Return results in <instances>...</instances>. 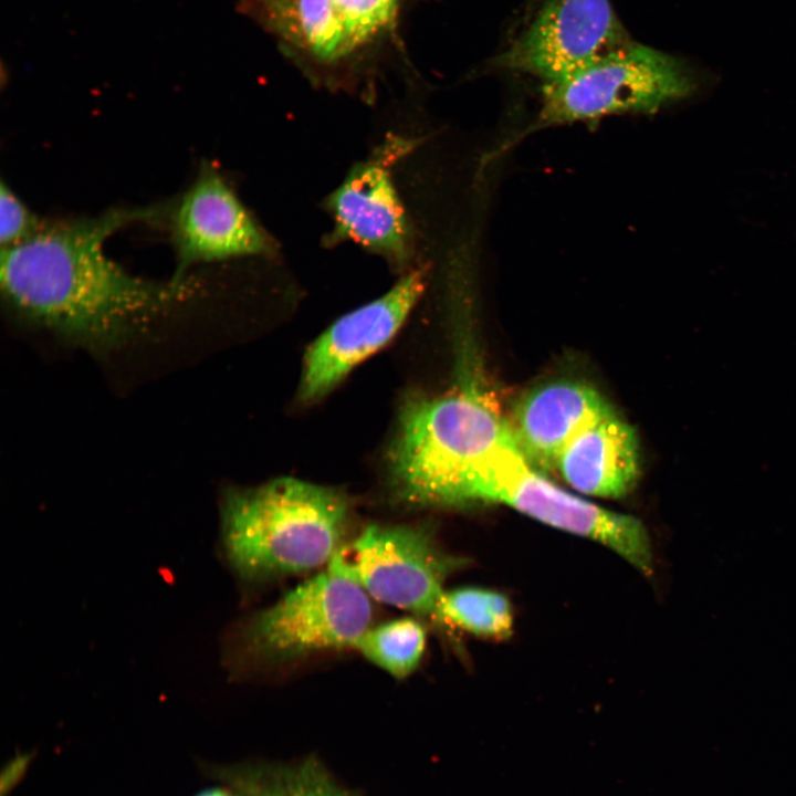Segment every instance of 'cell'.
<instances>
[{"mask_svg": "<svg viewBox=\"0 0 796 796\" xmlns=\"http://www.w3.org/2000/svg\"><path fill=\"white\" fill-rule=\"evenodd\" d=\"M515 443L510 423L475 390L412 397L402 406L389 452L396 494L415 505H454L467 476Z\"/></svg>", "mask_w": 796, "mask_h": 796, "instance_id": "3957f363", "label": "cell"}, {"mask_svg": "<svg viewBox=\"0 0 796 796\" xmlns=\"http://www.w3.org/2000/svg\"><path fill=\"white\" fill-rule=\"evenodd\" d=\"M633 40L609 0H543L491 62L549 84L565 78Z\"/></svg>", "mask_w": 796, "mask_h": 796, "instance_id": "ba28073f", "label": "cell"}, {"mask_svg": "<svg viewBox=\"0 0 796 796\" xmlns=\"http://www.w3.org/2000/svg\"><path fill=\"white\" fill-rule=\"evenodd\" d=\"M438 617L479 637L505 638L511 635L513 615L501 593L480 587L446 590Z\"/></svg>", "mask_w": 796, "mask_h": 796, "instance_id": "e0dca14e", "label": "cell"}, {"mask_svg": "<svg viewBox=\"0 0 796 796\" xmlns=\"http://www.w3.org/2000/svg\"><path fill=\"white\" fill-rule=\"evenodd\" d=\"M234 778L241 796H354L312 758L249 769Z\"/></svg>", "mask_w": 796, "mask_h": 796, "instance_id": "9a60e30c", "label": "cell"}, {"mask_svg": "<svg viewBox=\"0 0 796 796\" xmlns=\"http://www.w3.org/2000/svg\"><path fill=\"white\" fill-rule=\"evenodd\" d=\"M166 220L177 260L175 279L186 277L191 265L273 251L270 237L207 163L185 192L168 205Z\"/></svg>", "mask_w": 796, "mask_h": 796, "instance_id": "9c48e42d", "label": "cell"}, {"mask_svg": "<svg viewBox=\"0 0 796 796\" xmlns=\"http://www.w3.org/2000/svg\"><path fill=\"white\" fill-rule=\"evenodd\" d=\"M475 502L504 504L552 527L596 541L647 577L654 575V545L643 522L559 488L527 462L516 443L495 451L464 478L454 505Z\"/></svg>", "mask_w": 796, "mask_h": 796, "instance_id": "5b68a950", "label": "cell"}, {"mask_svg": "<svg viewBox=\"0 0 796 796\" xmlns=\"http://www.w3.org/2000/svg\"><path fill=\"white\" fill-rule=\"evenodd\" d=\"M426 647V631L415 619L398 618L369 627L353 648L390 675L402 679L419 664Z\"/></svg>", "mask_w": 796, "mask_h": 796, "instance_id": "2e32d148", "label": "cell"}, {"mask_svg": "<svg viewBox=\"0 0 796 796\" xmlns=\"http://www.w3.org/2000/svg\"><path fill=\"white\" fill-rule=\"evenodd\" d=\"M348 514L343 494L297 479L231 490L221 505L222 548L244 579L307 572L345 544Z\"/></svg>", "mask_w": 796, "mask_h": 796, "instance_id": "7a4b0ae2", "label": "cell"}, {"mask_svg": "<svg viewBox=\"0 0 796 796\" xmlns=\"http://www.w3.org/2000/svg\"><path fill=\"white\" fill-rule=\"evenodd\" d=\"M370 597L326 568L296 586L242 628L244 656L291 659L353 647L370 627Z\"/></svg>", "mask_w": 796, "mask_h": 796, "instance_id": "8992f818", "label": "cell"}, {"mask_svg": "<svg viewBox=\"0 0 796 796\" xmlns=\"http://www.w3.org/2000/svg\"><path fill=\"white\" fill-rule=\"evenodd\" d=\"M704 82L687 60L632 41L565 78L544 84L534 128L614 115H653L693 98Z\"/></svg>", "mask_w": 796, "mask_h": 796, "instance_id": "277c9868", "label": "cell"}, {"mask_svg": "<svg viewBox=\"0 0 796 796\" xmlns=\"http://www.w3.org/2000/svg\"><path fill=\"white\" fill-rule=\"evenodd\" d=\"M356 49L389 32L398 17L399 0H333Z\"/></svg>", "mask_w": 796, "mask_h": 796, "instance_id": "ac0fdd59", "label": "cell"}, {"mask_svg": "<svg viewBox=\"0 0 796 796\" xmlns=\"http://www.w3.org/2000/svg\"><path fill=\"white\" fill-rule=\"evenodd\" d=\"M43 223L4 181L0 184L1 249L18 244L32 235Z\"/></svg>", "mask_w": 796, "mask_h": 796, "instance_id": "d6986e66", "label": "cell"}, {"mask_svg": "<svg viewBox=\"0 0 796 796\" xmlns=\"http://www.w3.org/2000/svg\"><path fill=\"white\" fill-rule=\"evenodd\" d=\"M614 412L591 386L568 379L544 383L526 392L509 421L514 441L536 470L555 469L565 446L583 429Z\"/></svg>", "mask_w": 796, "mask_h": 796, "instance_id": "7c38bea8", "label": "cell"}, {"mask_svg": "<svg viewBox=\"0 0 796 796\" xmlns=\"http://www.w3.org/2000/svg\"><path fill=\"white\" fill-rule=\"evenodd\" d=\"M426 274L415 269L379 298L344 315L307 349L300 398L325 395L358 363L398 332L425 290Z\"/></svg>", "mask_w": 796, "mask_h": 796, "instance_id": "30bf717a", "label": "cell"}, {"mask_svg": "<svg viewBox=\"0 0 796 796\" xmlns=\"http://www.w3.org/2000/svg\"><path fill=\"white\" fill-rule=\"evenodd\" d=\"M394 140L356 166L331 196L328 206L339 238L404 265L412 255L411 229L390 169L408 149Z\"/></svg>", "mask_w": 796, "mask_h": 796, "instance_id": "8fae6325", "label": "cell"}, {"mask_svg": "<svg viewBox=\"0 0 796 796\" xmlns=\"http://www.w3.org/2000/svg\"><path fill=\"white\" fill-rule=\"evenodd\" d=\"M555 469L582 494L625 496L640 476L637 434L614 411L576 434L559 453Z\"/></svg>", "mask_w": 796, "mask_h": 796, "instance_id": "4fadbf2b", "label": "cell"}, {"mask_svg": "<svg viewBox=\"0 0 796 796\" xmlns=\"http://www.w3.org/2000/svg\"><path fill=\"white\" fill-rule=\"evenodd\" d=\"M461 565L423 526L371 524L345 543L327 568L380 603L438 616L443 584Z\"/></svg>", "mask_w": 796, "mask_h": 796, "instance_id": "52a82bcc", "label": "cell"}, {"mask_svg": "<svg viewBox=\"0 0 796 796\" xmlns=\"http://www.w3.org/2000/svg\"><path fill=\"white\" fill-rule=\"evenodd\" d=\"M265 27L282 42L332 63L356 46L333 0H251Z\"/></svg>", "mask_w": 796, "mask_h": 796, "instance_id": "5bb4252c", "label": "cell"}, {"mask_svg": "<svg viewBox=\"0 0 796 796\" xmlns=\"http://www.w3.org/2000/svg\"><path fill=\"white\" fill-rule=\"evenodd\" d=\"M167 205L114 208L95 217L43 220L29 238L1 249L4 302L24 321L92 352L123 344L196 290L127 272L104 253L106 240L136 222L165 221Z\"/></svg>", "mask_w": 796, "mask_h": 796, "instance_id": "6da1fadb", "label": "cell"}, {"mask_svg": "<svg viewBox=\"0 0 796 796\" xmlns=\"http://www.w3.org/2000/svg\"><path fill=\"white\" fill-rule=\"evenodd\" d=\"M198 796H241L239 793H231L224 789H208Z\"/></svg>", "mask_w": 796, "mask_h": 796, "instance_id": "ffe728a7", "label": "cell"}]
</instances>
